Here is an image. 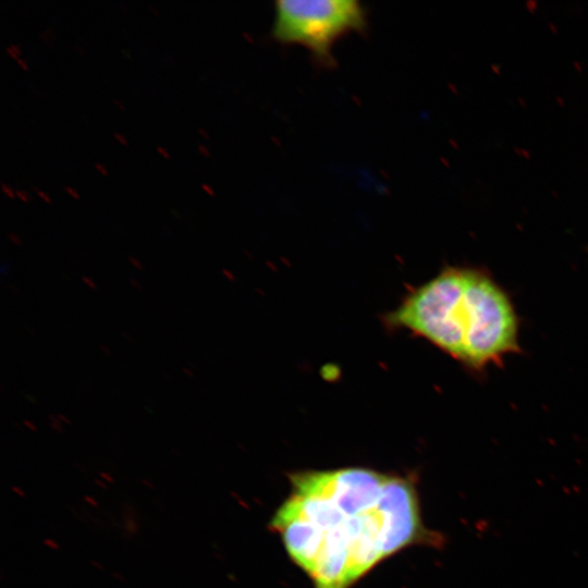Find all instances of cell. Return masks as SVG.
Masks as SVG:
<instances>
[{
  "mask_svg": "<svg viewBox=\"0 0 588 588\" xmlns=\"http://www.w3.org/2000/svg\"><path fill=\"white\" fill-rule=\"evenodd\" d=\"M290 481L270 528L314 588H350L402 549L444 542L425 527L408 477L343 467L296 471Z\"/></svg>",
  "mask_w": 588,
  "mask_h": 588,
  "instance_id": "obj_1",
  "label": "cell"
},
{
  "mask_svg": "<svg viewBox=\"0 0 588 588\" xmlns=\"http://www.w3.org/2000/svg\"><path fill=\"white\" fill-rule=\"evenodd\" d=\"M383 321L473 367L516 347L517 321L509 298L491 279L470 269L442 270L412 289Z\"/></svg>",
  "mask_w": 588,
  "mask_h": 588,
  "instance_id": "obj_2",
  "label": "cell"
},
{
  "mask_svg": "<svg viewBox=\"0 0 588 588\" xmlns=\"http://www.w3.org/2000/svg\"><path fill=\"white\" fill-rule=\"evenodd\" d=\"M367 15L357 0H278L271 35L284 44L306 47L316 61L331 64L334 44L366 26Z\"/></svg>",
  "mask_w": 588,
  "mask_h": 588,
  "instance_id": "obj_3",
  "label": "cell"
},
{
  "mask_svg": "<svg viewBox=\"0 0 588 588\" xmlns=\"http://www.w3.org/2000/svg\"><path fill=\"white\" fill-rule=\"evenodd\" d=\"M124 529L130 536L137 535L138 524L131 517L124 515Z\"/></svg>",
  "mask_w": 588,
  "mask_h": 588,
  "instance_id": "obj_4",
  "label": "cell"
},
{
  "mask_svg": "<svg viewBox=\"0 0 588 588\" xmlns=\"http://www.w3.org/2000/svg\"><path fill=\"white\" fill-rule=\"evenodd\" d=\"M50 427L57 431V432H63V427L61 420L58 418L57 415L49 414L48 415Z\"/></svg>",
  "mask_w": 588,
  "mask_h": 588,
  "instance_id": "obj_5",
  "label": "cell"
},
{
  "mask_svg": "<svg viewBox=\"0 0 588 588\" xmlns=\"http://www.w3.org/2000/svg\"><path fill=\"white\" fill-rule=\"evenodd\" d=\"M7 53L12 57L13 59H16L20 54V47L16 44H10L5 46Z\"/></svg>",
  "mask_w": 588,
  "mask_h": 588,
  "instance_id": "obj_6",
  "label": "cell"
},
{
  "mask_svg": "<svg viewBox=\"0 0 588 588\" xmlns=\"http://www.w3.org/2000/svg\"><path fill=\"white\" fill-rule=\"evenodd\" d=\"M1 191L4 195H7L9 198H13L15 193L14 189L7 183H1Z\"/></svg>",
  "mask_w": 588,
  "mask_h": 588,
  "instance_id": "obj_7",
  "label": "cell"
},
{
  "mask_svg": "<svg viewBox=\"0 0 588 588\" xmlns=\"http://www.w3.org/2000/svg\"><path fill=\"white\" fill-rule=\"evenodd\" d=\"M44 541V544L47 546L48 548L52 549V550H56L58 551L60 549V546L59 543L53 540V539H50V538H46L42 540Z\"/></svg>",
  "mask_w": 588,
  "mask_h": 588,
  "instance_id": "obj_8",
  "label": "cell"
},
{
  "mask_svg": "<svg viewBox=\"0 0 588 588\" xmlns=\"http://www.w3.org/2000/svg\"><path fill=\"white\" fill-rule=\"evenodd\" d=\"M7 235H8L9 240H10L14 245H17V246L22 245V240H21V237H20L17 234H15V233H13V232H8Z\"/></svg>",
  "mask_w": 588,
  "mask_h": 588,
  "instance_id": "obj_9",
  "label": "cell"
},
{
  "mask_svg": "<svg viewBox=\"0 0 588 588\" xmlns=\"http://www.w3.org/2000/svg\"><path fill=\"white\" fill-rule=\"evenodd\" d=\"M14 193L22 201H24V203L28 201L29 195H28L27 192L22 191V189H15Z\"/></svg>",
  "mask_w": 588,
  "mask_h": 588,
  "instance_id": "obj_10",
  "label": "cell"
},
{
  "mask_svg": "<svg viewBox=\"0 0 588 588\" xmlns=\"http://www.w3.org/2000/svg\"><path fill=\"white\" fill-rule=\"evenodd\" d=\"M127 260H128L130 264H131L132 266H134L135 268H137V269H139V270H143V269H144V266L142 265V262H140L137 258H135V257H133V256H127Z\"/></svg>",
  "mask_w": 588,
  "mask_h": 588,
  "instance_id": "obj_11",
  "label": "cell"
},
{
  "mask_svg": "<svg viewBox=\"0 0 588 588\" xmlns=\"http://www.w3.org/2000/svg\"><path fill=\"white\" fill-rule=\"evenodd\" d=\"M63 189H64L71 197H73V198H75V199H78V198H79L78 193H77L76 189H74L73 187L65 185V186H63Z\"/></svg>",
  "mask_w": 588,
  "mask_h": 588,
  "instance_id": "obj_12",
  "label": "cell"
},
{
  "mask_svg": "<svg viewBox=\"0 0 588 588\" xmlns=\"http://www.w3.org/2000/svg\"><path fill=\"white\" fill-rule=\"evenodd\" d=\"M82 280H83V282H84L86 285H88L90 289H93V290H96V289H97V285H96V283L94 282V280H93L91 278L85 277V275H84V277L82 278Z\"/></svg>",
  "mask_w": 588,
  "mask_h": 588,
  "instance_id": "obj_13",
  "label": "cell"
},
{
  "mask_svg": "<svg viewBox=\"0 0 588 588\" xmlns=\"http://www.w3.org/2000/svg\"><path fill=\"white\" fill-rule=\"evenodd\" d=\"M32 188L37 193V195L39 197H41L46 203H50V198L48 197V195L46 193H44L42 191L38 189L36 186H32Z\"/></svg>",
  "mask_w": 588,
  "mask_h": 588,
  "instance_id": "obj_14",
  "label": "cell"
},
{
  "mask_svg": "<svg viewBox=\"0 0 588 588\" xmlns=\"http://www.w3.org/2000/svg\"><path fill=\"white\" fill-rule=\"evenodd\" d=\"M99 476L106 482H110V483L114 482L113 477L106 471H100Z\"/></svg>",
  "mask_w": 588,
  "mask_h": 588,
  "instance_id": "obj_15",
  "label": "cell"
},
{
  "mask_svg": "<svg viewBox=\"0 0 588 588\" xmlns=\"http://www.w3.org/2000/svg\"><path fill=\"white\" fill-rule=\"evenodd\" d=\"M84 500L91 506H95V507L99 506L98 501L96 499H94L93 497H90V495H85Z\"/></svg>",
  "mask_w": 588,
  "mask_h": 588,
  "instance_id": "obj_16",
  "label": "cell"
},
{
  "mask_svg": "<svg viewBox=\"0 0 588 588\" xmlns=\"http://www.w3.org/2000/svg\"><path fill=\"white\" fill-rule=\"evenodd\" d=\"M23 425H24L27 429H29V430H32V431H37L36 425H35L33 421L28 420V419H25V420L23 421Z\"/></svg>",
  "mask_w": 588,
  "mask_h": 588,
  "instance_id": "obj_17",
  "label": "cell"
},
{
  "mask_svg": "<svg viewBox=\"0 0 588 588\" xmlns=\"http://www.w3.org/2000/svg\"><path fill=\"white\" fill-rule=\"evenodd\" d=\"M113 137H114L119 143H121L122 145H126V144H127L125 137H124L122 134H120V133H117V132L113 133Z\"/></svg>",
  "mask_w": 588,
  "mask_h": 588,
  "instance_id": "obj_18",
  "label": "cell"
},
{
  "mask_svg": "<svg viewBox=\"0 0 588 588\" xmlns=\"http://www.w3.org/2000/svg\"><path fill=\"white\" fill-rule=\"evenodd\" d=\"M95 168L103 175H107L108 174V171L106 169V167L99 162H96L95 164Z\"/></svg>",
  "mask_w": 588,
  "mask_h": 588,
  "instance_id": "obj_19",
  "label": "cell"
},
{
  "mask_svg": "<svg viewBox=\"0 0 588 588\" xmlns=\"http://www.w3.org/2000/svg\"><path fill=\"white\" fill-rule=\"evenodd\" d=\"M11 490H12L15 494H17L19 497H22V498L25 497V492L23 491V489L20 488V487H17V486H12V487H11Z\"/></svg>",
  "mask_w": 588,
  "mask_h": 588,
  "instance_id": "obj_20",
  "label": "cell"
},
{
  "mask_svg": "<svg viewBox=\"0 0 588 588\" xmlns=\"http://www.w3.org/2000/svg\"><path fill=\"white\" fill-rule=\"evenodd\" d=\"M156 149H157V151H158L159 154H161L164 158H167V159L170 158V155H169V152L167 151L166 148H163V147H161V146H157Z\"/></svg>",
  "mask_w": 588,
  "mask_h": 588,
  "instance_id": "obj_21",
  "label": "cell"
},
{
  "mask_svg": "<svg viewBox=\"0 0 588 588\" xmlns=\"http://www.w3.org/2000/svg\"><path fill=\"white\" fill-rule=\"evenodd\" d=\"M111 575L113 578H115L119 581H125L124 576L119 572H112Z\"/></svg>",
  "mask_w": 588,
  "mask_h": 588,
  "instance_id": "obj_22",
  "label": "cell"
},
{
  "mask_svg": "<svg viewBox=\"0 0 588 588\" xmlns=\"http://www.w3.org/2000/svg\"><path fill=\"white\" fill-rule=\"evenodd\" d=\"M197 148H198V151H199L203 156H208V149H207V147H206L205 145L199 144V145L197 146Z\"/></svg>",
  "mask_w": 588,
  "mask_h": 588,
  "instance_id": "obj_23",
  "label": "cell"
},
{
  "mask_svg": "<svg viewBox=\"0 0 588 588\" xmlns=\"http://www.w3.org/2000/svg\"><path fill=\"white\" fill-rule=\"evenodd\" d=\"M94 482L101 489H108L107 483L102 479H95Z\"/></svg>",
  "mask_w": 588,
  "mask_h": 588,
  "instance_id": "obj_24",
  "label": "cell"
},
{
  "mask_svg": "<svg viewBox=\"0 0 588 588\" xmlns=\"http://www.w3.org/2000/svg\"><path fill=\"white\" fill-rule=\"evenodd\" d=\"M15 61L17 62V64H19L22 69L27 70V63H26V61H24V60L21 59L20 57H17V58L15 59Z\"/></svg>",
  "mask_w": 588,
  "mask_h": 588,
  "instance_id": "obj_25",
  "label": "cell"
},
{
  "mask_svg": "<svg viewBox=\"0 0 588 588\" xmlns=\"http://www.w3.org/2000/svg\"><path fill=\"white\" fill-rule=\"evenodd\" d=\"M58 418L61 420V422H65V424H71V420L69 419L68 416H65L64 414H57Z\"/></svg>",
  "mask_w": 588,
  "mask_h": 588,
  "instance_id": "obj_26",
  "label": "cell"
},
{
  "mask_svg": "<svg viewBox=\"0 0 588 588\" xmlns=\"http://www.w3.org/2000/svg\"><path fill=\"white\" fill-rule=\"evenodd\" d=\"M140 481H142V483H143L144 486L148 487L149 489H154V488H155L154 483H152L149 479L143 478Z\"/></svg>",
  "mask_w": 588,
  "mask_h": 588,
  "instance_id": "obj_27",
  "label": "cell"
},
{
  "mask_svg": "<svg viewBox=\"0 0 588 588\" xmlns=\"http://www.w3.org/2000/svg\"><path fill=\"white\" fill-rule=\"evenodd\" d=\"M90 564L96 567L97 569H100V571H103L105 569V566L99 563L98 561H95V560H91Z\"/></svg>",
  "mask_w": 588,
  "mask_h": 588,
  "instance_id": "obj_28",
  "label": "cell"
},
{
  "mask_svg": "<svg viewBox=\"0 0 588 588\" xmlns=\"http://www.w3.org/2000/svg\"><path fill=\"white\" fill-rule=\"evenodd\" d=\"M99 348L101 352H103L106 355H111V351L109 350V347L107 345H103V344H100L99 345Z\"/></svg>",
  "mask_w": 588,
  "mask_h": 588,
  "instance_id": "obj_29",
  "label": "cell"
},
{
  "mask_svg": "<svg viewBox=\"0 0 588 588\" xmlns=\"http://www.w3.org/2000/svg\"><path fill=\"white\" fill-rule=\"evenodd\" d=\"M131 283L135 289L142 290L140 283L135 278H131Z\"/></svg>",
  "mask_w": 588,
  "mask_h": 588,
  "instance_id": "obj_30",
  "label": "cell"
},
{
  "mask_svg": "<svg viewBox=\"0 0 588 588\" xmlns=\"http://www.w3.org/2000/svg\"><path fill=\"white\" fill-rule=\"evenodd\" d=\"M201 188H203L206 193H208V194H210V195H213V192H212L211 187L208 186L207 184H203V185H201Z\"/></svg>",
  "mask_w": 588,
  "mask_h": 588,
  "instance_id": "obj_31",
  "label": "cell"
},
{
  "mask_svg": "<svg viewBox=\"0 0 588 588\" xmlns=\"http://www.w3.org/2000/svg\"><path fill=\"white\" fill-rule=\"evenodd\" d=\"M147 7L155 15L159 14V12H158V10H157V8L155 5L148 4Z\"/></svg>",
  "mask_w": 588,
  "mask_h": 588,
  "instance_id": "obj_32",
  "label": "cell"
},
{
  "mask_svg": "<svg viewBox=\"0 0 588 588\" xmlns=\"http://www.w3.org/2000/svg\"><path fill=\"white\" fill-rule=\"evenodd\" d=\"M113 103H114L118 108H120V109H122V110L124 109L123 103L120 102V101H119L118 99H115V98L113 99Z\"/></svg>",
  "mask_w": 588,
  "mask_h": 588,
  "instance_id": "obj_33",
  "label": "cell"
},
{
  "mask_svg": "<svg viewBox=\"0 0 588 588\" xmlns=\"http://www.w3.org/2000/svg\"><path fill=\"white\" fill-rule=\"evenodd\" d=\"M197 131H198V133H199L201 136H204L205 138L208 136L204 128L198 127Z\"/></svg>",
  "mask_w": 588,
  "mask_h": 588,
  "instance_id": "obj_34",
  "label": "cell"
},
{
  "mask_svg": "<svg viewBox=\"0 0 588 588\" xmlns=\"http://www.w3.org/2000/svg\"><path fill=\"white\" fill-rule=\"evenodd\" d=\"M75 49L78 51V53L84 54V50L79 45H75Z\"/></svg>",
  "mask_w": 588,
  "mask_h": 588,
  "instance_id": "obj_35",
  "label": "cell"
},
{
  "mask_svg": "<svg viewBox=\"0 0 588 588\" xmlns=\"http://www.w3.org/2000/svg\"><path fill=\"white\" fill-rule=\"evenodd\" d=\"M183 371L188 376V377H193V372H191L189 370H187L186 368H183Z\"/></svg>",
  "mask_w": 588,
  "mask_h": 588,
  "instance_id": "obj_36",
  "label": "cell"
},
{
  "mask_svg": "<svg viewBox=\"0 0 588 588\" xmlns=\"http://www.w3.org/2000/svg\"><path fill=\"white\" fill-rule=\"evenodd\" d=\"M172 452L175 454V455H181V452L177 450V449H172Z\"/></svg>",
  "mask_w": 588,
  "mask_h": 588,
  "instance_id": "obj_37",
  "label": "cell"
},
{
  "mask_svg": "<svg viewBox=\"0 0 588 588\" xmlns=\"http://www.w3.org/2000/svg\"><path fill=\"white\" fill-rule=\"evenodd\" d=\"M75 467H76V468H79L82 471H85V468L82 467L79 464H76Z\"/></svg>",
  "mask_w": 588,
  "mask_h": 588,
  "instance_id": "obj_38",
  "label": "cell"
}]
</instances>
